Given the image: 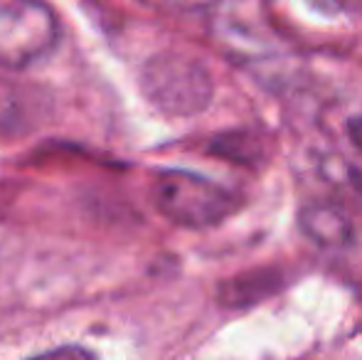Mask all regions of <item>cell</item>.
Listing matches in <instances>:
<instances>
[{"label": "cell", "mask_w": 362, "mask_h": 360, "mask_svg": "<svg viewBox=\"0 0 362 360\" xmlns=\"http://www.w3.org/2000/svg\"><path fill=\"white\" fill-rule=\"evenodd\" d=\"M141 89L168 116H195L212 101L215 87L202 62L177 52H160L144 64Z\"/></svg>", "instance_id": "obj_2"}, {"label": "cell", "mask_w": 362, "mask_h": 360, "mask_svg": "<svg viewBox=\"0 0 362 360\" xmlns=\"http://www.w3.org/2000/svg\"><path fill=\"white\" fill-rule=\"evenodd\" d=\"M284 286H286V277H284L281 269L259 267V269L242 272L219 284L217 301L224 308H249L276 296Z\"/></svg>", "instance_id": "obj_4"}, {"label": "cell", "mask_w": 362, "mask_h": 360, "mask_svg": "<svg viewBox=\"0 0 362 360\" xmlns=\"http://www.w3.org/2000/svg\"><path fill=\"white\" fill-rule=\"evenodd\" d=\"M298 227L310 242L325 250H340L353 242L348 215L333 205H305L298 212Z\"/></svg>", "instance_id": "obj_5"}, {"label": "cell", "mask_w": 362, "mask_h": 360, "mask_svg": "<svg viewBox=\"0 0 362 360\" xmlns=\"http://www.w3.org/2000/svg\"><path fill=\"white\" fill-rule=\"evenodd\" d=\"M210 151L224 161L242 166H257L267 158L264 141L252 131H227L210 141Z\"/></svg>", "instance_id": "obj_6"}, {"label": "cell", "mask_w": 362, "mask_h": 360, "mask_svg": "<svg viewBox=\"0 0 362 360\" xmlns=\"http://www.w3.org/2000/svg\"><path fill=\"white\" fill-rule=\"evenodd\" d=\"M35 106L30 96L18 84L0 79V131L3 134H23L33 124Z\"/></svg>", "instance_id": "obj_7"}, {"label": "cell", "mask_w": 362, "mask_h": 360, "mask_svg": "<svg viewBox=\"0 0 362 360\" xmlns=\"http://www.w3.org/2000/svg\"><path fill=\"white\" fill-rule=\"evenodd\" d=\"M153 205L165 220L190 230L224 222L239 207V197L215 180L187 170H163L151 187Z\"/></svg>", "instance_id": "obj_1"}, {"label": "cell", "mask_w": 362, "mask_h": 360, "mask_svg": "<svg viewBox=\"0 0 362 360\" xmlns=\"http://www.w3.org/2000/svg\"><path fill=\"white\" fill-rule=\"evenodd\" d=\"M30 360H96V358L79 346H64V348H54V351H47V353H40V356H35Z\"/></svg>", "instance_id": "obj_8"}, {"label": "cell", "mask_w": 362, "mask_h": 360, "mask_svg": "<svg viewBox=\"0 0 362 360\" xmlns=\"http://www.w3.org/2000/svg\"><path fill=\"white\" fill-rule=\"evenodd\" d=\"M59 23L42 0H0V67L25 69L57 50Z\"/></svg>", "instance_id": "obj_3"}, {"label": "cell", "mask_w": 362, "mask_h": 360, "mask_svg": "<svg viewBox=\"0 0 362 360\" xmlns=\"http://www.w3.org/2000/svg\"><path fill=\"white\" fill-rule=\"evenodd\" d=\"M348 136H350V141H353L355 149H358V153L362 156V119L348 121Z\"/></svg>", "instance_id": "obj_9"}]
</instances>
